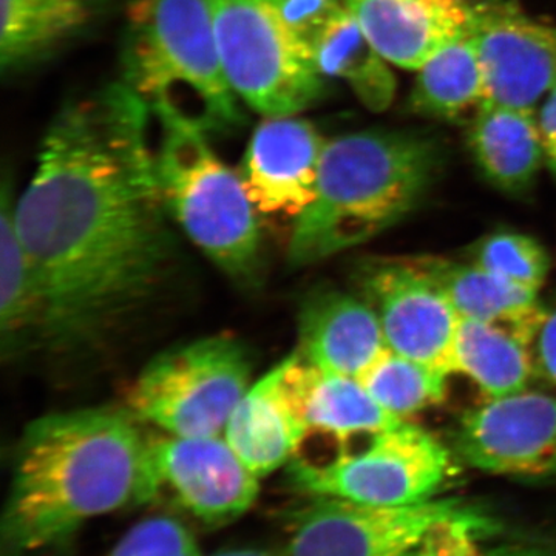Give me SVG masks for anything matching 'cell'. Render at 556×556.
Instances as JSON below:
<instances>
[{"mask_svg": "<svg viewBox=\"0 0 556 556\" xmlns=\"http://www.w3.org/2000/svg\"><path fill=\"white\" fill-rule=\"evenodd\" d=\"M148 102L127 84L51 121L14 215L43 300L42 342L97 345L148 305L174 262Z\"/></svg>", "mask_w": 556, "mask_h": 556, "instance_id": "1", "label": "cell"}, {"mask_svg": "<svg viewBox=\"0 0 556 556\" xmlns=\"http://www.w3.org/2000/svg\"><path fill=\"white\" fill-rule=\"evenodd\" d=\"M137 420L129 408L91 407L25 427L0 527L3 556L61 546L90 519L159 496Z\"/></svg>", "mask_w": 556, "mask_h": 556, "instance_id": "2", "label": "cell"}, {"mask_svg": "<svg viewBox=\"0 0 556 556\" xmlns=\"http://www.w3.org/2000/svg\"><path fill=\"white\" fill-rule=\"evenodd\" d=\"M441 164V146L419 131L365 130L328 141L316 199L294 222L289 263L314 265L393 228L426 199Z\"/></svg>", "mask_w": 556, "mask_h": 556, "instance_id": "3", "label": "cell"}, {"mask_svg": "<svg viewBox=\"0 0 556 556\" xmlns=\"http://www.w3.org/2000/svg\"><path fill=\"white\" fill-rule=\"evenodd\" d=\"M123 83L150 109H170L207 131L243 123L219 61L207 0H135L127 14Z\"/></svg>", "mask_w": 556, "mask_h": 556, "instance_id": "4", "label": "cell"}, {"mask_svg": "<svg viewBox=\"0 0 556 556\" xmlns=\"http://www.w3.org/2000/svg\"><path fill=\"white\" fill-rule=\"evenodd\" d=\"M160 127L156 169L167 211L226 276L255 285L262 273L257 211L240 174L211 148L207 131L170 109H153Z\"/></svg>", "mask_w": 556, "mask_h": 556, "instance_id": "5", "label": "cell"}, {"mask_svg": "<svg viewBox=\"0 0 556 556\" xmlns=\"http://www.w3.org/2000/svg\"><path fill=\"white\" fill-rule=\"evenodd\" d=\"M463 466L455 450L401 420L356 444L334 447L325 457L295 455L289 463V482L311 496L405 506L447 492Z\"/></svg>", "mask_w": 556, "mask_h": 556, "instance_id": "6", "label": "cell"}, {"mask_svg": "<svg viewBox=\"0 0 556 556\" xmlns=\"http://www.w3.org/2000/svg\"><path fill=\"white\" fill-rule=\"evenodd\" d=\"M207 3L226 78L249 108L265 118L295 116L324 97L313 50L289 30L273 0Z\"/></svg>", "mask_w": 556, "mask_h": 556, "instance_id": "7", "label": "cell"}, {"mask_svg": "<svg viewBox=\"0 0 556 556\" xmlns=\"http://www.w3.org/2000/svg\"><path fill=\"white\" fill-rule=\"evenodd\" d=\"M251 376V357L239 340L197 339L146 365L131 387L129 409L174 437H223Z\"/></svg>", "mask_w": 556, "mask_h": 556, "instance_id": "8", "label": "cell"}, {"mask_svg": "<svg viewBox=\"0 0 556 556\" xmlns=\"http://www.w3.org/2000/svg\"><path fill=\"white\" fill-rule=\"evenodd\" d=\"M482 514L456 497L378 506L313 496L292 515L283 556H405L442 522Z\"/></svg>", "mask_w": 556, "mask_h": 556, "instance_id": "9", "label": "cell"}, {"mask_svg": "<svg viewBox=\"0 0 556 556\" xmlns=\"http://www.w3.org/2000/svg\"><path fill=\"white\" fill-rule=\"evenodd\" d=\"M453 450L460 463L501 477H556V397L519 391L489 399L459 420Z\"/></svg>", "mask_w": 556, "mask_h": 556, "instance_id": "10", "label": "cell"}, {"mask_svg": "<svg viewBox=\"0 0 556 556\" xmlns=\"http://www.w3.org/2000/svg\"><path fill=\"white\" fill-rule=\"evenodd\" d=\"M361 283L390 350L455 375L453 354L460 317L422 270L408 257L375 260L362 269Z\"/></svg>", "mask_w": 556, "mask_h": 556, "instance_id": "11", "label": "cell"}, {"mask_svg": "<svg viewBox=\"0 0 556 556\" xmlns=\"http://www.w3.org/2000/svg\"><path fill=\"white\" fill-rule=\"evenodd\" d=\"M150 459L160 493L207 526L236 521L254 506L260 478L225 437L150 438Z\"/></svg>", "mask_w": 556, "mask_h": 556, "instance_id": "12", "label": "cell"}, {"mask_svg": "<svg viewBox=\"0 0 556 556\" xmlns=\"http://www.w3.org/2000/svg\"><path fill=\"white\" fill-rule=\"evenodd\" d=\"M486 101L532 110L556 86V27L507 0L473 2V28Z\"/></svg>", "mask_w": 556, "mask_h": 556, "instance_id": "13", "label": "cell"}, {"mask_svg": "<svg viewBox=\"0 0 556 556\" xmlns=\"http://www.w3.org/2000/svg\"><path fill=\"white\" fill-rule=\"evenodd\" d=\"M327 142L309 121L298 115L258 124L240 170L258 215L295 222L309 207Z\"/></svg>", "mask_w": 556, "mask_h": 556, "instance_id": "14", "label": "cell"}, {"mask_svg": "<svg viewBox=\"0 0 556 556\" xmlns=\"http://www.w3.org/2000/svg\"><path fill=\"white\" fill-rule=\"evenodd\" d=\"M362 31L391 64L419 70L473 28L470 0H343Z\"/></svg>", "mask_w": 556, "mask_h": 556, "instance_id": "15", "label": "cell"}, {"mask_svg": "<svg viewBox=\"0 0 556 556\" xmlns=\"http://www.w3.org/2000/svg\"><path fill=\"white\" fill-rule=\"evenodd\" d=\"M386 350L382 325L367 299L317 289L303 300L298 353L311 364L358 379Z\"/></svg>", "mask_w": 556, "mask_h": 556, "instance_id": "16", "label": "cell"}, {"mask_svg": "<svg viewBox=\"0 0 556 556\" xmlns=\"http://www.w3.org/2000/svg\"><path fill=\"white\" fill-rule=\"evenodd\" d=\"M283 382L309 433L348 447L401 422L380 408L361 380L311 364L298 351L283 361Z\"/></svg>", "mask_w": 556, "mask_h": 556, "instance_id": "17", "label": "cell"}, {"mask_svg": "<svg viewBox=\"0 0 556 556\" xmlns=\"http://www.w3.org/2000/svg\"><path fill=\"white\" fill-rule=\"evenodd\" d=\"M283 361L249 388L225 428L226 441L260 479L298 455L308 427L283 382Z\"/></svg>", "mask_w": 556, "mask_h": 556, "instance_id": "18", "label": "cell"}, {"mask_svg": "<svg viewBox=\"0 0 556 556\" xmlns=\"http://www.w3.org/2000/svg\"><path fill=\"white\" fill-rule=\"evenodd\" d=\"M450 300L460 318L514 332L529 345L546 309L538 292L517 287L471 263L419 255L408 257Z\"/></svg>", "mask_w": 556, "mask_h": 556, "instance_id": "19", "label": "cell"}, {"mask_svg": "<svg viewBox=\"0 0 556 556\" xmlns=\"http://www.w3.org/2000/svg\"><path fill=\"white\" fill-rule=\"evenodd\" d=\"M468 148L486 181L510 195L530 190L543 166V141L532 110L485 101L471 119Z\"/></svg>", "mask_w": 556, "mask_h": 556, "instance_id": "20", "label": "cell"}, {"mask_svg": "<svg viewBox=\"0 0 556 556\" xmlns=\"http://www.w3.org/2000/svg\"><path fill=\"white\" fill-rule=\"evenodd\" d=\"M14 204L5 185L0 215V346L5 361L20 357L43 336L42 294L17 232Z\"/></svg>", "mask_w": 556, "mask_h": 556, "instance_id": "21", "label": "cell"}, {"mask_svg": "<svg viewBox=\"0 0 556 556\" xmlns=\"http://www.w3.org/2000/svg\"><path fill=\"white\" fill-rule=\"evenodd\" d=\"M485 101L484 72L477 40L470 35L419 68L408 110L422 118L471 123Z\"/></svg>", "mask_w": 556, "mask_h": 556, "instance_id": "22", "label": "cell"}, {"mask_svg": "<svg viewBox=\"0 0 556 556\" xmlns=\"http://www.w3.org/2000/svg\"><path fill=\"white\" fill-rule=\"evenodd\" d=\"M311 50L324 78L343 80L371 112L390 108L396 93V79L386 58L369 42L345 7L329 21Z\"/></svg>", "mask_w": 556, "mask_h": 556, "instance_id": "23", "label": "cell"}, {"mask_svg": "<svg viewBox=\"0 0 556 556\" xmlns=\"http://www.w3.org/2000/svg\"><path fill=\"white\" fill-rule=\"evenodd\" d=\"M94 0H0V64L3 72L27 67L78 35Z\"/></svg>", "mask_w": 556, "mask_h": 556, "instance_id": "24", "label": "cell"}, {"mask_svg": "<svg viewBox=\"0 0 556 556\" xmlns=\"http://www.w3.org/2000/svg\"><path fill=\"white\" fill-rule=\"evenodd\" d=\"M453 368L477 383L489 399L527 390L533 376L525 340L507 329L470 318H460Z\"/></svg>", "mask_w": 556, "mask_h": 556, "instance_id": "25", "label": "cell"}, {"mask_svg": "<svg viewBox=\"0 0 556 556\" xmlns=\"http://www.w3.org/2000/svg\"><path fill=\"white\" fill-rule=\"evenodd\" d=\"M358 380L379 407L397 419L437 407L447 396L448 375L401 356L390 348Z\"/></svg>", "mask_w": 556, "mask_h": 556, "instance_id": "26", "label": "cell"}, {"mask_svg": "<svg viewBox=\"0 0 556 556\" xmlns=\"http://www.w3.org/2000/svg\"><path fill=\"white\" fill-rule=\"evenodd\" d=\"M475 265L517 287L540 291L546 281L551 260L533 237L518 232H496L475 248Z\"/></svg>", "mask_w": 556, "mask_h": 556, "instance_id": "27", "label": "cell"}, {"mask_svg": "<svg viewBox=\"0 0 556 556\" xmlns=\"http://www.w3.org/2000/svg\"><path fill=\"white\" fill-rule=\"evenodd\" d=\"M495 532V521L485 514L442 522L405 556H556L529 546H490L486 536Z\"/></svg>", "mask_w": 556, "mask_h": 556, "instance_id": "28", "label": "cell"}, {"mask_svg": "<svg viewBox=\"0 0 556 556\" xmlns=\"http://www.w3.org/2000/svg\"><path fill=\"white\" fill-rule=\"evenodd\" d=\"M104 556H203L195 536L177 519L155 517L131 527Z\"/></svg>", "mask_w": 556, "mask_h": 556, "instance_id": "29", "label": "cell"}, {"mask_svg": "<svg viewBox=\"0 0 556 556\" xmlns=\"http://www.w3.org/2000/svg\"><path fill=\"white\" fill-rule=\"evenodd\" d=\"M281 20L306 46L329 24V21L343 9V0H273Z\"/></svg>", "mask_w": 556, "mask_h": 556, "instance_id": "30", "label": "cell"}, {"mask_svg": "<svg viewBox=\"0 0 556 556\" xmlns=\"http://www.w3.org/2000/svg\"><path fill=\"white\" fill-rule=\"evenodd\" d=\"M533 375L556 386V309L546 311L529 342Z\"/></svg>", "mask_w": 556, "mask_h": 556, "instance_id": "31", "label": "cell"}, {"mask_svg": "<svg viewBox=\"0 0 556 556\" xmlns=\"http://www.w3.org/2000/svg\"><path fill=\"white\" fill-rule=\"evenodd\" d=\"M538 126H540L541 141H543L544 163L547 164L552 174L556 175V86L547 93Z\"/></svg>", "mask_w": 556, "mask_h": 556, "instance_id": "32", "label": "cell"}, {"mask_svg": "<svg viewBox=\"0 0 556 556\" xmlns=\"http://www.w3.org/2000/svg\"><path fill=\"white\" fill-rule=\"evenodd\" d=\"M211 556H280L274 554V552L265 551V548L257 547H240V548H228V551L217 552V554Z\"/></svg>", "mask_w": 556, "mask_h": 556, "instance_id": "33", "label": "cell"}]
</instances>
